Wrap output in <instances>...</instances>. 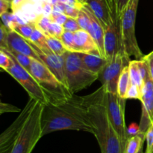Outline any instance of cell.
Segmentation results:
<instances>
[{
  "label": "cell",
  "instance_id": "6da1fadb",
  "mask_svg": "<svg viewBox=\"0 0 153 153\" xmlns=\"http://www.w3.org/2000/svg\"><path fill=\"white\" fill-rule=\"evenodd\" d=\"M43 135L64 130H84L94 134L84 96L73 94L58 103L43 104L41 114Z\"/></svg>",
  "mask_w": 153,
  "mask_h": 153
},
{
  "label": "cell",
  "instance_id": "7a4b0ae2",
  "mask_svg": "<svg viewBox=\"0 0 153 153\" xmlns=\"http://www.w3.org/2000/svg\"><path fill=\"white\" fill-rule=\"evenodd\" d=\"M105 88L102 86L92 94L84 96L90 119L94 128V136L101 153H125L126 146L111 123L105 106Z\"/></svg>",
  "mask_w": 153,
  "mask_h": 153
},
{
  "label": "cell",
  "instance_id": "3957f363",
  "mask_svg": "<svg viewBox=\"0 0 153 153\" xmlns=\"http://www.w3.org/2000/svg\"><path fill=\"white\" fill-rule=\"evenodd\" d=\"M138 3L139 0H130L123 11L118 22L123 47L128 56L134 57L136 60L142 59L144 57L139 47L135 34Z\"/></svg>",
  "mask_w": 153,
  "mask_h": 153
},
{
  "label": "cell",
  "instance_id": "277c9868",
  "mask_svg": "<svg viewBox=\"0 0 153 153\" xmlns=\"http://www.w3.org/2000/svg\"><path fill=\"white\" fill-rule=\"evenodd\" d=\"M43 104L37 100L9 153H31L43 136L41 125Z\"/></svg>",
  "mask_w": 153,
  "mask_h": 153
},
{
  "label": "cell",
  "instance_id": "5b68a950",
  "mask_svg": "<svg viewBox=\"0 0 153 153\" xmlns=\"http://www.w3.org/2000/svg\"><path fill=\"white\" fill-rule=\"evenodd\" d=\"M64 57L67 86L73 94L98 80L99 74L90 70L85 65L78 52L67 51Z\"/></svg>",
  "mask_w": 153,
  "mask_h": 153
},
{
  "label": "cell",
  "instance_id": "8992f818",
  "mask_svg": "<svg viewBox=\"0 0 153 153\" xmlns=\"http://www.w3.org/2000/svg\"><path fill=\"white\" fill-rule=\"evenodd\" d=\"M30 72L44 91L49 100L48 102L58 103L73 95L70 89L41 62L32 59Z\"/></svg>",
  "mask_w": 153,
  "mask_h": 153
},
{
  "label": "cell",
  "instance_id": "52a82bcc",
  "mask_svg": "<svg viewBox=\"0 0 153 153\" xmlns=\"http://www.w3.org/2000/svg\"><path fill=\"white\" fill-rule=\"evenodd\" d=\"M103 100L109 120L126 146L128 138L127 132L128 127L125 122V106L126 99L120 98L117 93L109 92L105 89Z\"/></svg>",
  "mask_w": 153,
  "mask_h": 153
},
{
  "label": "cell",
  "instance_id": "ba28073f",
  "mask_svg": "<svg viewBox=\"0 0 153 153\" xmlns=\"http://www.w3.org/2000/svg\"><path fill=\"white\" fill-rule=\"evenodd\" d=\"M6 52L10 57L12 61L11 66L7 68L5 71L8 73L12 77L14 78L23 87V88L27 92L30 98H32L41 102L43 104L47 103L49 101L47 96L45 94L44 91L40 86V84L38 83L37 80L34 77V76L26 69L22 67L16 62L13 56L7 52Z\"/></svg>",
  "mask_w": 153,
  "mask_h": 153
},
{
  "label": "cell",
  "instance_id": "9c48e42d",
  "mask_svg": "<svg viewBox=\"0 0 153 153\" xmlns=\"http://www.w3.org/2000/svg\"><path fill=\"white\" fill-rule=\"evenodd\" d=\"M130 58L125 50H121L111 60L108 62L98 78L105 91L117 93L118 80L123 70L129 64Z\"/></svg>",
  "mask_w": 153,
  "mask_h": 153
},
{
  "label": "cell",
  "instance_id": "30bf717a",
  "mask_svg": "<svg viewBox=\"0 0 153 153\" xmlns=\"http://www.w3.org/2000/svg\"><path fill=\"white\" fill-rule=\"evenodd\" d=\"M37 100L29 98L25 106L19 112V116L12 124L0 135V153H9L13 147L15 140L19 136L24 124L26 122L31 111Z\"/></svg>",
  "mask_w": 153,
  "mask_h": 153
},
{
  "label": "cell",
  "instance_id": "8fae6325",
  "mask_svg": "<svg viewBox=\"0 0 153 153\" xmlns=\"http://www.w3.org/2000/svg\"><path fill=\"white\" fill-rule=\"evenodd\" d=\"M85 4L99 20L105 31L111 26H118L114 0H87Z\"/></svg>",
  "mask_w": 153,
  "mask_h": 153
},
{
  "label": "cell",
  "instance_id": "7c38bea8",
  "mask_svg": "<svg viewBox=\"0 0 153 153\" xmlns=\"http://www.w3.org/2000/svg\"><path fill=\"white\" fill-rule=\"evenodd\" d=\"M30 44L38 56L42 63L45 64L57 77L60 81L64 84V86L68 88L67 81V76H66L65 71V62H64V55L60 56L54 53L52 51L45 52L41 49L36 46L35 44L31 43L28 40H27Z\"/></svg>",
  "mask_w": 153,
  "mask_h": 153
},
{
  "label": "cell",
  "instance_id": "4fadbf2b",
  "mask_svg": "<svg viewBox=\"0 0 153 153\" xmlns=\"http://www.w3.org/2000/svg\"><path fill=\"white\" fill-rule=\"evenodd\" d=\"M142 115L140 122L141 133H146V130L153 123V81L150 74L144 80L141 89Z\"/></svg>",
  "mask_w": 153,
  "mask_h": 153
},
{
  "label": "cell",
  "instance_id": "5bb4252c",
  "mask_svg": "<svg viewBox=\"0 0 153 153\" xmlns=\"http://www.w3.org/2000/svg\"><path fill=\"white\" fill-rule=\"evenodd\" d=\"M82 8L88 14L90 20V26L88 28V32L91 34V37L95 41L97 47H98L99 52H100V56L102 58H106L105 52L104 47V40H105V29L99 20L96 17L91 9L88 8L87 4H83ZM107 59V58H106Z\"/></svg>",
  "mask_w": 153,
  "mask_h": 153
},
{
  "label": "cell",
  "instance_id": "9a60e30c",
  "mask_svg": "<svg viewBox=\"0 0 153 153\" xmlns=\"http://www.w3.org/2000/svg\"><path fill=\"white\" fill-rule=\"evenodd\" d=\"M104 47L108 60H111L120 51L124 50L121 43L119 26L113 25L105 31Z\"/></svg>",
  "mask_w": 153,
  "mask_h": 153
},
{
  "label": "cell",
  "instance_id": "2e32d148",
  "mask_svg": "<svg viewBox=\"0 0 153 153\" xmlns=\"http://www.w3.org/2000/svg\"><path fill=\"white\" fill-rule=\"evenodd\" d=\"M7 44V48H6V49L16 51L17 52H20V53L24 54V55L30 57L33 59L41 62L38 56L37 55L35 51L32 48V46L28 43L27 39H25V38L18 34L16 32L13 31V30L9 31Z\"/></svg>",
  "mask_w": 153,
  "mask_h": 153
},
{
  "label": "cell",
  "instance_id": "e0dca14e",
  "mask_svg": "<svg viewBox=\"0 0 153 153\" xmlns=\"http://www.w3.org/2000/svg\"><path fill=\"white\" fill-rule=\"evenodd\" d=\"M74 44L76 52L94 53L100 55V52L95 41L89 32L85 30L79 29L74 32Z\"/></svg>",
  "mask_w": 153,
  "mask_h": 153
},
{
  "label": "cell",
  "instance_id": "ac0fdd59",
  "mask_svg": "<svg viewBox=\"0 0 153 153\" xmlns=\"http://www.w3.org/2000/svg\"><path fill=\"white\" fill-rule=\"evenodd\" d=\"M82 58L85 65L94 73L100 74L105 66L107 64L108 60L102 58L98 54L94 53H84L78 52Z\"/></svg>",
  "mask_w": 153,
  "mask_h": 153
},
{
  "label": "cell",
  "instance_id": "d6986e66",
  "mask_svg": "<svg viewBox=\"0 0 153 153\" xmlns=\"http://www.w3.org/2000/svg\"><path fill=\"white\" fill-rule=\"evenodd\" d=\"M145 142V134L140 133L137 135L129 136L126 144L125 153H138L143 149Z\"/></svg>",
  "mask_w": 153,
  "mask_h": 153
},
{
  "label": "cell",
  "instance_id": "ffe728a7",
  "mask_svg": "<svg viewBox=\"0 0 153 153\" xmlns=\"http://www.w3.org/2000/svg\"><path fill=\"white\" fill-rule=\"evenodd\" d=\"M131 85L128 65L123 70L117 82V94L121 98H125L127 91Z\"/></svg>",
  "mask_w": 153,
  "mask_h": 153
},
{
  "label": "cell",
  "instance_id": "44dd1931",
  "mask_svg": "<svg viewBox=\"0 0 153 153\" xmlns=\"http://www.w3.org/2000/svg\"><path fill=\"white\" fill-rule=\"evenodd\" d=\"M36 28V23L34 21L28 22V23L21 25L17 22H12L10 25V30H13L16 32L25 39H29L32 34L34 30Z\"/></svg>",
  "mask_w": 153,
  "mask_h": 153
},
{
  "label": "cell",
  "instance_id": "7402d4cb",
  "mask_svg": "<svg viewBox=\"0 0 153 153\" xmlns=\"http://www.w3.org/2000/svg\"><path fill=\"white\" fill-rule=\"evenodd\" d=\"M128 70H129L131 83L137 86L141 90L143 86V80L140 75L137 60L134 59L130 61L129 64H128Z\"/></svg>",
  "mask_w": 153,
  "mask_h": 153
},
{
  "label": "cell",
  "instance_id": "603a6c76",
  "mask_svg": "<svg viewBox=\"0 0 153 153\" xmlns=\"http://www.w3.org/2000/svg\"><path fill=\"white\" fill-rule=\"evenodd\" d=\"M27 40L31 41V43L35 44L36 46H37L40 49L45 51V52L51 51L49 47L48 46L47 42H46V34H44L43 32L40 31L37 27H36V28L33 32L32 34L31 35V38L29 39H27Z\"/></svg>",
  "mask_w": 153,
  "mask_h": 153
},
{
  "label": "cell",
  "instance_id": "cb8c5ba5",
  "mask_svg": "<svg viewBox=\"0 0 153 153\" xmlns=\"http://www.w3.org/2000/svg\"><path fill=\"white\" fill-rule=\"evenodd\" d=\"M46 42L50 50L57 55L63 56L67 51L61 40L54 36L46 35Z\"/></svg>",
  "mask_w": 153,
  "mask_h": 153
},
{
  "label": "cell",
  "instance_id": "d4e9b609",
  "mask_svg": "<svg viewBox=\"0 0 153 153\" xmlns=\"http://www.w3.org/2000/svg\"><path fill=\"white\" fill-rule=\"evenodd\" d=\"M0 49L4 50V52H8V53L10 54L11 56H13L14 57L15 59L16 60V62H17L22 67H23L24 68H25L28 71L30 72V70H31V62H32L33 58H30V57L24 55V54L20 53V52L10 50L6 49V48H0ZM30 73H31V72H30Z\"/></svg>",
  "mask_w": 153,
  "mask_h": 153
},
{
  "label": "cell",
  "instance_id": "484cf974",
  "mask_svg": "<svg viewBox=\"0 0 153 153\" xmlns=\"http://www.w3.org/2000/svg\"><path fill=\"white\" fill-rule=\"evenodd\" d=\"M61 40L67 51L76 52L74 44V32L65 30L61 36Z\"/></svg>",
  "mask_w": 153,
  "mask_h": 153
},
{
  "label": "cell",
  "instance_id": "4316f807",
  "mask_svg": "<svg viewBox=\"0 0 153 153\" xmlns=\"http://www.w3.org/2000/svg\"><path fill=\"white\" fill-rule=\"evenodd\" d=\"M36 23V27L43 32L46 35L49 34V27L52 23V20L49 16H45L43 15H40L34 21Z\"/></svg>",
  "mask_w": 153,
  "mask_h": 153
},
{
  "label": "cell",
  "instance_id": "83f0119b",
  "mask_svg": "<svg viewBox=\"0 0 153 153\" xmlns=\"http://www.w3.org/2000/svg\"><path fill=\"white\" fill-rule=\"evenodd\" d=\"M146 148L145 153H153V123L150 124L145 133Z\"/></svg>",
  "mask_w": 153,
  "mask_h": 153
},
{
  "label": "cell",
  "instance_id": "f1b7e54d",
  "mask_svg": "<svg viewBox=\"0 0 153 153\" xmlns=\"http://www.w3.org/2000/svg\"><path fill=\"white\" fill-rule=\"evenodd\" d=\"M76 20H77L78 22H79V25L80 26L81 29L85 30V31L88 32L90 26V20L87 13L82 8H81L79 16H78Z\"/></svg>",
  "mask_w": 153,
  "mask_h": 153
},
{
  "label": "cell",
  "instance_id": "f546056e",
  "mask_svg": "<svg viewBox=\"0 0 153 153\" xmlns=\"http://www.w3.org/2000/svg\"><path fill=\"white\" fill-rule=\"evenodd\" d=\"M64 31L65 30H64L63 26L52 22L49 27V34L48 35L54 36L61 40V38Z\"/></svg>",
  "mask_w": 153,
  "mask_h": 153
},
{
  "label": "cell",
  "instance_id": "4dcf8cb0",
  "mask_svg": "<svg viewBox=\"0 0 153 153\" xmlns=\"http://www.w3.org/2000/svg\"><path fill=\"white\" fill-rule=\"evenodd\" d=\"M138 99L140 100L141 99V90L137 86L134 84L130 85L128 91H127L126 95V99Z\"/></svg>",
  "mask_w": 153,
  "mask_h": 153
},
{
  "label": "cell",
  "instance_id": "1f68e13d",
  "mask_svg": "<svg viewBox=\"0 0 153 153\" xmlns=\"http://www.w3.org/2000/svg\"><path fill=\"white\" fill-rule=\"evenodd\" d=\"M63 27H64V30L71 32H76L78 30L81 29L77 20L73 19V18L71 17L67 18L65 23L63 25Z\"/></svg>",
  "mask_w": 153,
  "mask_h": 153
},
{
  "label": "cell",
  "instance_id": "d6a6232c",
  "mask_svg": "<svg viewBox=\"0 0 153 153\" xmlns=\"http://www.w3.org/2000/svg\"><path fill=\"white\" fill-rule=\"evenodd\" d=\"M12 61L10 57L6 52L0 50V68L5 71L11 66Z\"/></svg>",
  "mask_w": 153,
  "mask_h": 153
},
{
  "label": "cell",
  "instance_id": "836d02e7",
  "mask_svg": "<svg viewBox=\"0 0 153 153\" xmlns=\"http://www.w3.org/2000/svg\"><path fill=\"white\" fill-rule=\"evenodd\" d=\"M50 19L52 20V22H55V23H58L59 25L63 26L65 22L67 21L68 16L66 14L63 13H60V12L57 11H52V13L50 15Z\"/></svg>",
  "mask_w": 153,
  "mask_h": 153
},
{
  "label": "cell",
  "instance_id": "e575fe53",
  "mask_svg": "<svg viewBox=\"0 0 153 153\" xmlns=\"http://www.w3.org/2000/svg\"><path fill=\"white\" fill-rule=\"evenodd\" d=\"M10 30L7 29L2 23L0 27V48H7V36Z\"/></svg>",
  "mask_w": 153,
  "mask_h": 153
},
{
  "label": "cell",
  "instance_id": "d590c367",
  "mask_svg": "<svg viewBox=\"0 0 153 153\" xmlns=\"http://www.w3.org/2000/svg\"><path fill=\"white\" fill-rule=\"evenodd\" d=\"M80 8L70 6L69 4H66L64 6V14L67 15L68 17L73 18V19H77L79 16V12H80Z\"/></svg>",
  "mask_w": 153,
  "mask_h": 153
},
{
  "label": "cell",
  "instance_id": "8d00e7d4",
  "mask_svg": "<svg viewBox=\"0 0 153 153\" xmlns=\"http://www.w3.org/2000/svg\"><path fill=\"white\" fill-rule=\"evenodd\" d=\"M21 112V110L13 105L7 103H4L1 101L0 104V113L2 114L4 112Z\"/></svg>",
  "mask_w": 153,
  "mask_h": 153
},
{
  "label": "cell",
  "instance_id": "74e56055",
  "mask_svg": "<svg viewBox=\"0 0 153 153\" xmlns=\"http://www.w3.org/2000/svg\"><path fill=\"white\" fill-rule=\"evenodd\" d=\"M130 0H114L115 6H116L117 10V14L118 16V22H119V19L120 17L121 14H122L123 11L126 7L127 6L128 3L129 2Z\"/></svg>",
  "mask_w": 153,
  "mask_h": 153
},
{
  "label": "cell",
  "instance_id": "f35d334b",
  "mask_svg": "<svg viewBox=\"0 0 153 153\" xmlns=\"http://www.w3.org/2000/svg\"><path fill=\"white\" fill-rule=\"evenodd\" d=\"M127 132H128V137L141 133V132H140V125L137 124V123H131V124H130V125L127 128Z\"/></svg>",
  "mask_w": 153,
  "mask_h": 153
},
{
  "label": "cell",
  "instance_id": "ab89813d",
  "mask_svg": "<svg viewBox=\"0 0 153 153\" xmlns=\"http://www.w3.org/2000/svg\"><path fill=\"white\" fill-rule=\"evenodd\" d=\"M143 58H144V59L146 60V62H147L148 66H149V74H150L151 78H152L153 81V51L149 52L147 55L144 56Z\"/></svg>",
  "mask_w": 153,
  "mask_h": 153
},
{
  "label": "cell",
  "instance_id": "60d3db41",
  "mask_svg": "<svg viewBox=\"0 0 153 153\" xmlns=\"http://www.w3.org/2000/svg\"><path fill=\"white\" fill-rule=\"evenodd\" d=\"M11 8V2L7 0H0V15L8 12V9Z\"/></svg>",
  "mask_w": 153,
  "mask_h": 153
},
{
  "label": "cell",
  "instance_id": "b9f144b4",
  "mask_svg": "<svg viewBox=\"0 0 153 153\" xmlns=\"http://www.w3.org/2000/svg\"><path fill=\"white\" fill-rule=\"evenodd\" d=\"M60 2L64 3L66 4H69L70 6H73V7L78 8H80L82 7L83 4H80L77 0H58Z\"/></svg>",
  "mask_w": 153,
  "mask_h": 153
},
{
  "label": "cell",
  "instance_id": "7bdbcfd3",
  "mask_svg": "<svg viewBox=\"0 0 153 153\" xmlns=\"http://www.w3.org/2000/svg\"><path fill=\"white\" fill-rule=\"evenodd\" d=\"M77 1L82 4H86V2H87V0H77Z\"/></svg>",
  "mask_w": 153,
  "mask_h": 153
},
{
  "label": "cell",
  "instance_id": "ee69618b",
  "mask_svg": "<svg viewBox=\"0 0 153 153\" xmlns=\"http://www.w3.org/2000/svg\"><path fill=\"white\" fill-rule=\"evenodd\" d=\"M138 153H144V152H143V149H141V150H140V151Z\"/></svg>",
  "mask_w": 153,
  "mask_h": 153
},
{
  "label": "cell",
  "instance_id": "f6af8a7d",
  "mask_svg": "<svg viewBox=\"0 0 153 153\" xmlns=\"http://www.w3.org/2000/svg\"><path fill=\"white\" fill-rule=\"evenodd\" d=\"M12 1H13V0H12Z\"/></svg>",
  "mask_w": 153,
  "mask_h": 153
},
{
  "label": "cell",
  "instance_id": "bcb514c9",
  "mask_svg": "<svg viewBox=\"0 0 153 153\" xmlns=\"http://www.w3.org/2000/svg\"><path fill=\"white\" fill-rule=\"evenodd\" d=\"M144 153H145V152H144Z\"/></svg>",
  "mask_w": 153,
  "mask_h": 153
}]
</instances>
